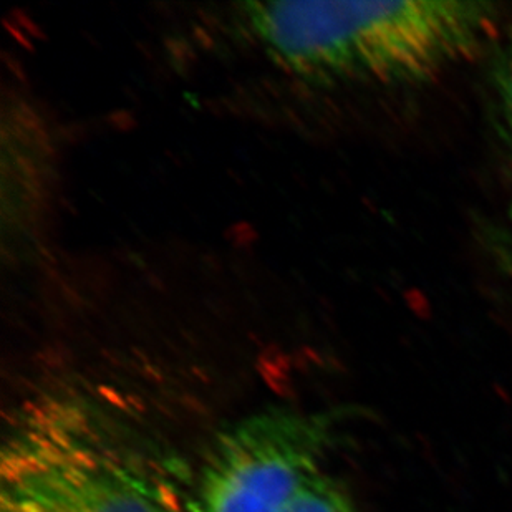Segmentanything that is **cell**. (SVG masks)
<instances>
[{
	"label": "cell",
	"mask_w": 512,
	"mask_h": 512,
	"mask_svg": "<svg viewBox=\"0 0 512 512\" xmlns=\"http://www.w3.org/2000/svg\"><path fill=\"white\" fill-rule=\"evenodd\" d=\"M254 34L295 73L317 80L415 82L476 54L496 10L469 0L254 2Z\"/></svg>",
	"instance_id": "1"
},
{
	"label": "cell",
	"mask_w": 512,
	"mask_h": 512,
	"mask_svg": "<svg viewBox=\"0 0 512 512\" xmlns=\"http://www.w3.org/2000/svg\"><path fill=\"white\" fill-rule=\"evenodd\" d=\"M7 438L30 459L58 512H183L145 456L78 401L29 403Z\"/></svg>",
	"instance_id": "2"
},
{
	"label": "cell",
	"mask_w": 512,
	"mask_h": 512,
	"mask_svg": "<svg viewBox=\"0 0 512 512\" xmlns=\"http://www.w3.org/2000/svg\"><path fill=\"white\" fill-rule=\"evenodd\" d=\"M334 430L324 413L277 408L247 416L214 441L183 512H281L322 471Z\"/></svg>",
	"instance_id": "3"
},
{
	"label": "cell",
	"mask_w": 512,
	"mask_h": 512,
	"mask_svg": "<svg viewBox=\"0 0 512 512\" xmlns=\"http://www.w3.org/2000/svg\"><path fill=\"white\" fill-rule=\"evenodd\" d=\"M0 512H58L30 459L10 438L0 456Z\"/></svg>",
	"instance_id": "4"
},
{
	"label": "cell",
	"mask_w": 512,
	"mask_h": 512,
	"mask_svg": "<svg viewBox=\"0 0 512 512\" xmlns=\"http://www.w3.org/2000/svg\"><path fill=\"white\" fill-rule=\"evenodd\" d=\"M281 512H357L339 479L320 471L290 498Z\"/></svg>",
	"instance_id": "5"
},
{
	"label": "cell",
	"mask_w": 512,
	"mask_h": 512,
	"mask_svg": "<svg viewBox=\"0 0 512 512\" xmlns=\"http://www.w3.org/2000/svg\"><path fill=\"white\" fill-rule=\"evenodd\" d=\"M498 90L504 125H506V131H508V136L512 141V25L508 45L504 50L503 62L499 65Z\"/></svg>",
	"instance_id": "6"
},
{
	"label": "cell",
	"mask_w": 512,
	"mask_h": 512,
	"mask_svg": "<svg viewBox=\"0 0 512 512\" xmlns=\"http://www.w3.org/2000/svg\"><path fill=\"white\" fill-rule=\"evenodd\" d=\"M509 257H511L512 264V203L511 211H509Z\"/></svg>",
	"instance_id": "7"
}]
</instances>
